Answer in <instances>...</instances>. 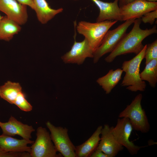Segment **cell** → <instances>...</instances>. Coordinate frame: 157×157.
<instances>
[{
  "label": "cell",
  "mask_w": 157,
  "mask_h": 157,
  "mask_svg": "<svg viewBox=\"0 0 157 157\" xmlns=\"http://www.w3.org/2000/svg\"><path fill=\"white\" fill-rule=\"evenodd\" d=\"M141 22V18L135 19L131 31L124 35L115 49L105 59L106 62H112L121 55L131 53L137 54L144 47L143 40L149 35L157 33L156 26L151 28L142 29L140 27Z\"/></svg>",
  "instance_id": "1"
},
{
  "label": "cell",
  "mask_w": 157,
  "mask_h": 157,
  "mask_svg": "<svg viewBox=\"0 0 157 157\" xmlns=\"http://www.w3.org/2000/svg\"><path fill=\"white\" fill-rule=\"evenodd\" d=\"M147 44L142 51L132 59L125 61L122 63V69L125 73L121 85L126 86V89L132 92L144 91L146 85L140 76V66L144 58Z\"/></svg>",
  "instance_id": "2"
},
{
  "label": "cell",
  "mask_w": 157,
  "mask_h": 157,
  "mask_svg": "<svg viewBox=\"0 0 157 157\" xmlns=\"http://www.w3.org/2000/svg\"><path fill=\"white\" fill-rule=\"evenodd\" d=\"M117 22L106 20L96 23L80 22L76 26L77 32L83 35L91 49L94 51L100 45L107 31Z\"/></svg>",
  "instance_id": "3"
},
{
  "label": "cell",
  "mask_w": 157,
  "mask_h": 157,
  "mask_svg": "<svg viewBox=\"0 0 157 157\" xmlns=\"http://www.w3.org/2000/svg\"><path fill=\"white\" fill-rule=\"evenodd\" d=\"M142 98V94L137 95L131 103L119 114L118 117L128 118L133 130L145 133L149 131L150 126L145 111L141 105Z\"/></svg>",
  "instance_id": "4"
},
{
  "label": "cell",
  "mask_w": 157,
  "mask_h": 157,
  "mask_svg": "<svg viewBox=\"0 0 157 157\" xmlns=\"http://www.w3.org/2000/svg\"><path fill=\"white\" fill-rule=\"evenodd\" d=\"M135 19L125 21L117 28L108 30L105 35L99 46L93 53V62L97 63L104 55L112 52L126 34L128 28Z\"/></svg>",
  "instance_id": "5"
},
{
  "label": "cell",
  "mask_w": 157,
  "mask_h": 157,
  "mask_svg": "<svg viewBox=\"0 0 157 157\" xmlns=\"http://www.w3.org/2000/svg\"><path fill=\"white\" fill-rule=\"evenodd\" d=\"M46 125L49 130L51 140L57 152L64 157H76L75 147L71 141L68 129L61 126H56L48 121Z\"/></svg>",
  "instance_id": "6"
},
{
  "label": "cell",
  "mask_w": 157,
  "mask_h": 157,
  "mask_svg": "<svg viewBox=\"0 0 157 157\" xmlns=\"http://www.w3.org/2000/svg\"><path fill=\"white\" fill-rule=\"evenodd\" d=\"M37 138L30 147L31 157H61L60 154H57L49 132L42 126L37 129Z\"/></svg>",
  "instance_id": "7"
},
{
  "label": "cell",
  "mask_w": 157,
  "mask_h": 157,
  "mask_svg": "<svg viewBox=\"0 0 157 157\" xmlns=\"http://www.w3.org/2000/svg\"><path fill=\"white\" fill-rule=\"evenodd\" d=\"M111 127V132L117 140L125 147L131 154H137L140 149L145 146L136 145L129 140L133 129L129 119L126 118H119L114 127Z\"/></svg>",
  "instance_id": "8"
},
{
  "label": "cell",
  "mask_w": 157,
  "mask_h": 157,
  "mask_svg": "<svg viewBox=\"0 0 157 157\" xmlns=\"http://www.w3.org/2000/svg\"><path fill=\"white\" fill-rule=\"evenodd\" d=\"M122 21L141 18L147 13L157 10V2L135 0L120 8Z\"/></svg>",
  "instance_id": "9"
},
{
  "label": "cell",
  "mask_w": 157,
  "mask_h": 157,
  "mask_svg": "<svg viewBox=\"0 0 157 157\" xmlns=\"http://www.w3.org/2000/svg\"><path fill=\"white\" fill-rule=\"evenodd\" d=\"M93 51L90 47L87 40L81 42L75 40L71 49L62 57L65 63L82 64L87 58H93Z\"/></svg>",
  "instance_id": "10"
},
{
  "label": "cell",
  "mask_w": 157,
  "mask_h": 157,
  "mask_svg": "<svg viewBox=\"0 0 157 157\" xmlns=\"http://www.w3.org/2000/svg\"><path fill=\"white\" fill-rule=\"evenodd\" d=\"M0 11L20 25L24 24L27 21V6L15 0H0Z\"/></svg>",
  "instance_id": "11"
},
{
  "label": "cell",
  "mask_w": 157,
  "mask_h": 157,
  "mask_svg": "<svg viewBox=\"0 0 157 157\" xmlns=\"http://www.w3.org/2000/svg\"><path fill=\"white\" fill-rule=\"evenodd\" d=\"M100 140L97 149L107 155L108 157H114L122 150L124 147L116 139L113 134L111 127L105 124L101 129Z\"/></svg>",
  "instance_id": "12"
},
{
  "label": "cell",
  "mask_w": 157,
  "mask_h": 157,
  "mask_svg": "<svg viewBox=\"0 0 157 157\" xmlns=\"http://www.w3.org/2000/svg\"><path fill=\"white\" fill-rule=\"evenodd\" d=\"M0 127L3 134L10 136L18 135L26 140H30L32 133L35 131L32 126L24 124L12 116L7 122L0 121Z\"/></svg>",
  "instance_id": "13"
},
{
  "label": "cell",
  "mask_w": 157,
  "mask_h": 157,
  "mask_svg": "<svg viewBox=\"0 0 157 157\" xmlns=\"http://www.w3.org/2000/svg\"><path fill=\"white\" fill-rule=\"evenodd\" d=\"M91 0L96 5L99 10L97 22L106 20L122 21L118 0H115L111 2H105L100 0Z\"/></svg>",
  "instance_id": "14"
},
{
  "label": "cell",
  "mask_w": 157,
  "mask_h": 157,
  "mask_svg": "<svg viewBox=\"0 0 157 157\" xmlns=\"http://www.w3.org/2000/svg\"><path fill=\"white\" fill-rule=\"evenodd\" d=\"M34 142L30 140L17 139L3 134L0 135V148L5 152H27L30 153L31 147L28 145L33 144Z\"/></svg>",
  "instance_id": "15"
},
{
  "label": "cell",
  "mask_w": 157,
  "mask_h": 157,
  "mask_svg": "<svg viewBox=\"0 0 157 157\" xmlns=\"http://www.w3.org/2000/svg\"><path fill=\"white\" fill-rule=\"evenodd\" d=\"M101 126H99L90 137L83 144L75 147L76 157H90L96 149L100 140Z\"/></svg>",
  "instance_id": "16"
},
{
  "label": "cell",
  "mask_w": 157,
  "mask_h": 157,
  "mask_svg": "<svg viewBox=\"0 0 157 157\" xmlns=\"http://www.w3.org/2000/svg\"><path fill=\"white\" fill-rule=\"evenodd\" d=\"M35 11L38 21L42 24L47 23L56 15L62 12V8H51L46 0H33Z\"/></svg>",
  "instance_id": "17"
},
{
  "label": "cell",
  "mask_w": 157,
  "mask_h": 157,
  "mask_svg": "<svg viewBox=\"0 0 157 157\" xmlns=\"http://www.w3.org/2000/svg\"><path fill=\"white\" fill-rule=\"evenodd\" d=\"M20 25L6 16L0 20V40L9 41L21 31Z\"/></svg>",
  "instance_id": "18"
},
{
  "label": "cell",
  "mask_w": 157,
  "mask_h": 157,
  "mask_svg": "<svg viewBox=\"0 0 157 157\" xmlns=\"http://www.w3.org/2000/svg\"><path fill=\"white\" fill-rule=\"evenodd\" d=\"M123 72L122 69L120 68L115 70L111 69L105 75L98 78L97 82L101 86L106 94H108L121 79Z\"/></svg>",
  "instance_id": "19"
},
{
  "label": "cell",
  "mask_w": 157,
  "mask_h": 157,
  "mask_svg": "<svg viewBox=\"0 0 157 157\" xmlns=\"http://www.w3.org/2000/svg\"><path fill=\"white\" fill-rule=\"evenodd\" d=\"M22 92L19 83L8 81L0 87V97L9 103L14 104L18 94Z\"/></svg>",
  "instance_id": "20"
},
{
  "label": "cell",
  "mask_w": 157,
  "mask_h": 157,
  "mask_svg": "<svg viewBox=\"0 0 157 157\" xmlns=\"http://www.w3.org/2000/svg\"><path fill=\"white\" fill-rule=\"evenodd\" d=\"M140 76L142 80L147 81L151 87L155 88L157 82V59L153 60L146 64Z\"/></svg>",
  "instance_id": "21"
},
{
  "label": "cell",
  "mask_w": 157,
  "mask_h": 157,
  "mask_svg": "<svg viewBox=\"0 0 157 157\" xmlns=\"http://www.w3.org/2000/svg\"><path fill=\"white\" fill-rule=\"evenodd\" d=\"M144 58L145 64L154 59H157V40L151 43L147 44Z\"/></svg>",
  "instance_id": "22"
},
{
  "label": "cell",
  "mask_w": 157,
  "mask_h": 157,
  "mask_svg": "<svg viewBox=\"0 0 157 157\" xmlns=\"http://www.w3.org/2000/svg\"><path fill=\"white\" fill-rule=\"evenodd\" d=\"M14 104L24 111L29 112L32 109V106L26 99L25 95L22 91L18 94Z\"/></svg>",
  "instance_id": "23"
},
{
  "label": "cell",
  "mask_w": 157,
  "mask_h": 157,
  "mask_svg": "<svg viewBox=\"0 0 157 157\" xmlns=\"http://www.w3.org/2000/svg\"><path fill=\"white\" fill-rule=\"evenodd\" d=\"M157 18V10L147 13L141 18V21L144 23L153 24Z\"/></svg>",
  "instance_id": "24"
},
{
  "label": "cell",
  "mask_w": 157,
  "mask_h": 157,
  "mask_svg": "<svg viewBox=\"0 0 157 157\" xmlns=\"http://www.w3.org/2000/svg\"><path fill=\"white\" fill-rule=\"evenodd\" d=\"M30 157L27 152H5L0 148V157Z\"/></svg>",
  "instance_id": "25"
},
{
  "label": "cell",
  "mask_w": 157,
  "mask_h": 157,
  "mask_svg": "<svg viewBox=\"0 0 157 157\" xmlns=\"http://www.w3.org/2000/svg\"><path fill=\"white\" fill-rule=\"evenodd\" d=\"M19 3L29 6L32 9L34 10L35 6L33 0H17Z\"/></svg>",
  "instance_id": "26"
},
{
  "label": "cell",
  "mask_w": 157,
  "mask_h": 157,
  "mask_svg": "<svg viewBox=\"0 0 157 157\" xmlns=\"http://www.w3.org/2000/svg\"><path fill=\"white\" fill-rule=\"evenodd\" d=\"M90 157H108V156L101 150L96 149L92 153Z\"/></svg>",
  "instance_id": "27"
},
{
  "label": "cell",
  "mask_w": 157,
  "mask_h": 157,
  "mask_svg": "<svg viewBox=\"0 0 157 157\" xmlns=\"http://www.w3.org/2000/svg\"><path fill=\"white\" fill-rule=\"evenodd\" d=\"M134 0H118V5L120 8L132 2Z\"/></svg>",
  "instance_id": "28"
},
{
  "label": "cell",
  "mask_w": 157,
  "mask_h": 157,
  "mask_svg": "<svg viewBox=\"0 0 157 157\" xmlns=\"http://www.w3.org/2000/svg\"><path fill=\"white\" fill-rule=\"evenodd\" d=\"M152 2H156L157 1V0H144Z\"/></svg>",
  "instance_id": "29"
},
{
  "label": "cell",
  "mask_w": 157,
  "mask_h": 157,
  "mask_svg": "<svg viewBox=\"0 0 157 157\" xmlns=\"http://www.w3.org/2000/svg\"><path fill=\"white\" fill-rule=\"evenodd\" d=\"M3 16H2L1 14H0V20L2 18V17H3Z\"/></svg>",
  "instance_id": "30"
},
{
  "label": "cell",
  "mask_w": 157,
  "mask_h": 157,
  "mask_svg": "<svg viewBox=\"0 0 157 157\" xmlns=\"http://www.w3.org/2000/svg\"></svg>",
  "instance_id": "31"
}]
</instances>
